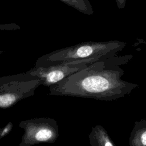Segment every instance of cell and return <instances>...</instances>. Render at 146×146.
I'll use <instances>...</instances> for the list:
<instances>
[{
	"mask_svg": "<svg viewBox=\"0 0 146 146\" xmlns=\"http://www.w3.org/2000/svg\"><path fill=\"white\" fill-rule=\"evenodd\" d=\"M132 55L102 58L86 68L49 87V95L64 96L111 101L131 93L139 84L121 79V65Z\"/></svg>",
	"mask_w": 146,
	"mask_h": 146,
	"instance_id": "obj_1",
	"label": "cell"
},
{
	"mask_svg": "<svg viewBox=\"0 0 146 146\" xmlns=\"http://www.w3.org/2000/svg\"><path fill=\"white\" fill-rule=\"evenodd\" d=\"M13 127V124L11 121H9L5 127H2V130L0 135V139H2L5 136H6L7 135H8L11 131Z\"/></svg>",
	"mask_w": 146,
	"mask_h": 146,
	"instance_id": "obj_10",
	"label": "cell"
},
{
	"mask_svg": "<svg viewBox=\"0 0 146 146\" xmlns=\"http://www.w3.org/2000/svg\"><path fill=\"white\" fill-rule=\"evenodd\" d=\"M127 0H115L116 5L119 9H123L125 7Z\"/></svg>",
	"mask_w": 146,
	"mask_h": 146,
	"instance_id": "obj_11",
	"label": "cell"
},
{
	"mask_svg": "<svg viewBox=\"0 0 146 146\" xmlns=\"http://www.w3.org/2000/svg\"><path fill=\"white\" fill-rule=\"evenodd\" d=\"M42 84L40 78L27 72L0 77V109L11 107L34 95Z\"/></svg>",
	"mask_w": 146,
	"mask_h": 146,
	"instance_id": "obj_3",
	"label": "cell"
},
{
	"mask_svg": "<svg viewBox=\"0 0 146 146\" xmlns=\"http://www.w3.org/2000/svg\"><path fill=\"white\" fill-rule=\"evenodd\" d=\"M19 127L24 131L19 146H32L40 143H55L59 136L56 121L51 117H35L22 120Z\"/></svg>",
	"mask_w": 146,
	"mask_h": 146,
	"instance_id": "obj_4",
	"label": "cell"
},
{
	"mask_svg": "<svg viewBox=\"0 0 146 146\" xmlns=\"http://www.w3.org/2000/svg\"><path fill=\"white\" fill-rule=\"evenodd\" d=\"M129 146H146V120L136 121L129 138Z\"/></svg>",
	"mask_w": 146,
	"mask_h": 146,
	"instance_id": "obj_7",
	"label": "cell"
},
{
	"mask_svg": "<svg viewBox=\"0 0 146 146\" xmlns=\"http://www.w3.org/2000/svg\"><path fill=\"white\" fill-rule=\"evenodd\" d=\"M2 130V128H0V135H1V133Z\"/></svg>",
	"mask_w": 146,
	"mask_h": 146,
	"instance_id": "obj_12",
	"label": "cell"
},
{
	"mask_svg": "<svg viewBox=\"0 0 146 146\" xmlns=\"http://www.w3.org/2000/svg\"><path fill=\"white\" fill-rule=\"evenodd\" d=\"M20 29L21 27L14 23L0 24V31H13Z\"/></svg>",
	"mask_w": 146,
	"mask_h": 146,
	"instance_id": "obj_9",
	"label": "cell"
},
{
	"mask_svg": "<svg viewBox=\"0 0 146 146\" xmlns=\"http://www.w3.org/2000/svg\"><path fill=\"white\" fill-rule=\"evenodd\" d=\"M125 45L119 40L83 42L41 56L36 60L34 67H47L67 61L110 57L116 55Z\"/></svg>",
	"mask_w": 146,
	"mask_h": 146,
	"instance_id": "obj_2",
	"label": "cell"
},
{
	"mask_svg": "<svg viewBox=\"0 0 146 146\" xmlns=\"http://www.w3.org/2000/svg\"><path fill=\"white\" fill-rule=\"evenodd\" d=\"M88 139L90 146H115L106 129L101 125L92 127Z\"/></svg>",
	"mask_w": 146,
	"mask_h": 146,
	"instance_id": "obj_6",
	"label": "cell"
},
{
	"mask_svg": "<svg viewBox=\"0 0 146 146\" xmlns=\"http://www.w3.org/2000/svg\"><path fill=\"white\" fill-rule=\"evenodd\" d=\"M99 59H100L91 58L67 61L47 67H34L26 72L40 78L42 85L49 87Z\"/></svg>",
	"mask_w": 146,
	"mask_h": 146,
	"instance_id": "obj_5",
	"label": "cell"
},
{
	"mask_svg": "<svg viewBox=\"0 0 146 146\" xmlns=\"http://www.w3.org/2000/svg\"><path fill=\"white\" fill-rule=\"evenodd\" d=\"M66 5L71 6L79 12L87 15L94 14L93 7L89 0H60Z\"/></svg>",
	"mask_w": 146,
	"mask_h": 146,
	"instance_id": "obj_8",
	"label": "cell"
},
{
	"mask_svg": "<svg viewBox=\"0 0 146 146\" xmlns=\"http://www.w3.org/2000/svg\"><path fill=\"white\" fill-rule=\"evenodd\" d=\"M3 52L2 51H1V50H0V55L2 54H3Z\"/></svg>",
	"mask_w": 146,
	"mask_h": 146,
	"instance_id": "obj_13",
	"label": "cell"
}]
</instances>
